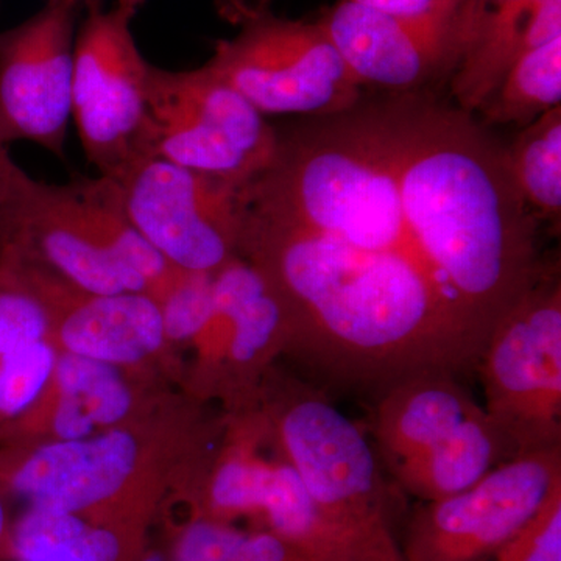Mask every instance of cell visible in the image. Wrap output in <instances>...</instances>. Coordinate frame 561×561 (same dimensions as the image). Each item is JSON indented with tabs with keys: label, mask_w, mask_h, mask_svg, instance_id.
Listing matches in <instances>:
<instances>
[{
	"label": "cell",
	"mask_w": 561,
	"mask_h": 561,
	"mask_svg": "<svg viewBox=\"0 0 561 561\" xmlns=\"http://www.w3.org/2000/svg\"><path fill=\"white\" fill-rule=\"evenodd\" d=\"M279 136L242 94L202 66H151L147 154L191 171L247 184L275 161Z\"/></svg>",
	"instance_id": "cell-8"
},
{
	"label": "cell",
	"mask_w": 561,
	"mask_h": 561,
	"mask_svg": "<svg viewBox=\"0 0 561 561\" xmlns=\"http://www.w3.org/2000/svg\"><path fill=\"white\" fill-rule=\"evenodd\" d=\"M451 2L454 3V5H457V7H465L467 5L468 2H471V0H451Z\"/></svg>",
	"instance_id": "cell-29"
},
{
	"label": "cell",
	"mask_w": 561,
	"mask_h": 561,
	"mask_svg": "<svg viewBox=\"0 0 561 561\" xmlns=\"http://www.w3.org/2000/svg\"><path fill=\"white\" fill-rule=\"evenodd\" d=\"M2 253L87 294H147L103 239L95 209V179L47 184L25 176L0 206Z\"/></svg>",
	"instance_id": "cell-13"
},
{
	"label": "cell",
	"mask_w": 561,
	"mask_h": 561,
	"mask_svg": "<svg viewBox=\"0 0 561 561\" xmlns=\"http://www.w3.org/2000/svg\"><path fill=\"white\" fill-rule=\"evenodd\" d=\"M504 151L505 168L535 219L560 228L561 105L522 128Z\"/></svg>",
	"instance_id": "cell-19"
},
{
	"label": "cell",
	"mask_w": 561,
	"mask_h": 561,
	"mask_svg": "<svg viewBox=\"0 0 561 561\" xmlns=\"http://www.w3.org/2000/svg\"><path fill=\"white\" fill-rule=\"evenodd\" d=\"M173 561H308L289 542L265 529L198 515L181 529Z\"/></svg>",
	"instance_id": "cell-21"
},
{
	"label": "cell",
	"mask_w": 561,
	"mask_h": 561,
	"mask_svg": "<svg viewBox=\"0 0 561 561\" xmlns=\"http://www.w3.org/2000/svg\"><path fill=\"white\" fill-rule=\"evenodd\" d=\"M239 253L286 302V354L323 382L373 397L416 373L476 370L485 337L405 257L356 249L249 198Z\"/></svg>",
	"instance_id": "cell-1"
},
{
	"label": "cell",
	"mask_w": 561,
	"mask_h": 561,
	"mask_svg": "<svg viewBox=\"0 0 561 561\" xmlns=\"http://www.w3.org/2000/svg\"><path fill=\"white\" fill-rule=\"evenodd\" d=\"M561 489V448L502 461L470 489L424 502L401 546L405 561H483L512 541Z\"/></svg>",
	"instance_id": "cell-12"
},
{
	"label": "cell",
	"mask_w": 561,
	"mask_h": 561,
	"mask_svg": "<svg viewBox=\"0 0 561 561\" xmlns=\"http://www.w3.org/2000/svg\"><path fill=\"white\" fill-rule=\"evenodd\" d=\"M561 105V36L524 51L479 106L491 125L527 127Z\"/></svg>",
	"instance_id": "cell-20"
},
{
	"label": "cell",
	"mask_w": 561,
	"mask_h": 561,
	"mask_svg": "<svg viewBox=\"0 0 561 561\" xmlns=\"http://www.w3.org/2000/svg\"><path fill=\"white\" fill-rule=\"evenodd\" d=\"M405 224L431 267L489 339L537 280V219L513 187L504 151L465 111H375Z\"/></svg>",
	"instance_id": "cell-2"
},
{
	"label": "cell",
	"mask_w": 561,
	"mask_h": 561,
	"mask_svg": "<svg viewBox=\"0 0 561 561\" xmlns=\"http://www.w3.org/2000/svg\"><path fill=\"white\" fill-rule=\"evenodd\" d=\"M51 311L39 271L0 254V357L50 339Z\"/></svg>",
	"instance_id": "cell-22"
},
{
	"label": "cell",
	"mask_w": 561,
	"mask_h": 561,
	"mask_svg": "<svg viewBox=\"0 0 561 561\" xmlns=\"http://www.w3.org/2000/svg\"><path fill=\"white\" fill-rule=\"evenodd\" d=\"M289 341V312L279 291L253 262L234 257L214 273L213 308L190 345L192 398H216L227 412L256 404L265 375Z\"/></svg>",
	"instance_id": "cell-11"
},
{
	"label": "cell",
	"mask_w": 561,
	"mask_h": 561,
	"mask_svg": "<svg viewBox=\"0 0 561 561\" xmlns=\"http://www.w3.org/2000/svg\"><path fill=\"white\" fill-rule=\"evenodd\" d=\"M224 420L157 404L121 426L66 442L0 446V486L31 508L70 513L131 534L173 483L194 491Z\"/></svg>",
	"instance_id": "cell-3"
},
{
	"label": "cell",
	"mask_w": 561,
	"mask_h": 561,
	"mask_svg": "<svg viewBox=\"0 0 561 561\" xmlns=\"http://www.w3.org/2000/svg\"><path fill=\"white\" fill-rule=\"evenodd\" d=\"M221 9L238 32L217 41L205 68L261 114L334 117L359 101V81L319 22L278 16L265 0H225Z\"/></svg>",
	"instance_id": "cell-6"
},
{
	"label": "cell",
	"mask_w": 561,
	"mask_h": 561,
	"mask_svg": "<svg viewBox=\"0 0 561 561\" xmlns=\"http://www.w3.org/2000/svg\"><path fill=\"white\" fill-rule=\"evenodd\" d=\"M25 176L27 173L11 160L5 144L0 140V206L9 201L10 195L16 191Z\"/></svg>",
	"instance_id": "cell-27"
},
{
	"label": "cell",
	"mask_w": 561,
	"mask_h": 561,
	"mask_svg": "<svg viewBox=\"0 0 561 561\" xmlns=\"http://www.w3.org/2000/svg\"><path fill=\"white\" fill-rule=\"evenodd\" d=\"M346 68L362 84L415 91L453 70L467 39V16L457 21L405 20L339 0L319 21Z\"/></svg>",
	"instance_id": "cell-15"
},
{
	"label": "cell",
	"mask_w": 561,
	"mask_h": 561,
	"mask_svg": "<svg viewBox=\"0 0 561 561\" xmlns=\"http://www.w3.org/2000/svg\"><path fill=\"white\" fill-rule=\"evenodd\" d=\"M113 180L133 227L176 271L216 273L241 256L249 184L153 157Z\"/></svg>",
	"instance_id": "cell-10"
},
{
	"label": "cell",
	"mask_w": 561,
	"mask_h": 561,
	"mask_svg": "<svg viewBox=\"0 0 561 561\" xmlns=\"http://www.w3.org/2000/svg\"><path fill=\"white\" fill-rule=\"evenodd\" d=\"M474 373L515 456L561 448V283L549 267L494 324Z\"/></svg>",
	"instance_id": "cell-7"
},
{
	"label": "cell",
	"mask_w": 561,
	"mask_h": 561,
	"mask_svg": "<svg viewBox=\"0 0 561 561\" xmlns=\"http://www.w3.org/2000/svg\"><path fill=\"white\" fill-rule=\"evenodd\" d=\"M273 446L313 500L343 522L397 540L381 460L364 431L319 387L273 365L257 397Z\"/></svg>",
	"instance_id": "cell-5"
},
{
	"label": "cell",
	"mask_w": 561,
	"mask_h": 561,
	"mask_svg": "<svg viewBox=\"0 0 561 561\" xmlns=\"http://www.w3.org/2000/svg\"><path fill=\"white\" fill-rule=\"evenodd\" d=\"M83 0H44L0 32V140H28L61 157L72 119L73 51Z\"/></svg>",
	"instance_id": "cell-14"
},
{
	"label": "cell",
	"mask_w": 561,
	"mask_h": 561,
	"mask_svg": "<svg viewBox=\"0 0 561 561\" xmlns=\"http://www.w3.org/2000/svg\"><path fill=\"white\" fill-rule=\"evenodd\" d=\"M483 561H561V489L512 541Z\"/></svg>",
	"instance_id": "cell-25"
},
{
	"label": "cell",
	"mask_w": 561,
	"mask_h": 561,
	"mask_svg": "<svg viewBox=\"0 0 561 561\" xmlns=\"http://www.w3.org/2000/svg\"><path fill=\"white\" fill-rule=\"evenodd\" d=\"M561 36V0H474V22L453 92L465 113L478 110L524 51Z\"/></svg>",
	"instance_id": "cell-17"
},
{
	"label": "cell",
	"mask_w": 561,
	"mask_h": 561,
	"mask_svg": "<svg viewBox=\"0 0 561 561\" xmlns=\"http://www.w3.org/2000/svg\"><path fill=\"white\" fill-rule=\"evenodd\" d=\"M51 311L50 341L61 353L142 375L172 350L160 305L144 291L87 294L41 271Z\"/></svg>",
	"instance_id": "cell-16"
},
{
	"label": "cell",
	"mask_w": 561,
	"mask_h": 561,
	"mask_svg": "<svg viewBox=\"0 0 561 561\" xmlns=\"http://www.w3.org/2000/svg\"><path fill=\"white\" fill-rule=\"evenodd\" d=\"M146 0H83L73 51L72 119L102 176L116 179L147 154L151 65L133 24Z\"/></svg>",
	"instance_id": "cell-9"
},
{
	"label": "cell",
	"mask_w": 561,
	"mask_h": 561,
	"mask_svg": "<svg viewBox=\"0 0 561 561\" xmlns=\"http://www.w3.org/2000/svg\"><path fill=\"white\" fill-rule=\"evenodd\" d=\"M214 273L179 272L158 298L172 348L190 346L213 308Z\"/></svg>",
	"instance_id": "cell-24"
},
{
	"label": "cell",
	"mask_w": 561,
	"mask_h": 561,
	"mask_svg": "<svg viewBox=\"0 0 561 561\" xmlns=\"http://www.w3.org/2000/svg\"><path fill=\"white\" fill-rule=\"evenodd\" d=\"M60 350L50 339L0 357V438L39 400Z\"/></svg>",
	"instance_id": "cell-23"
},
{
	"label": "cell",
	"mask_w": 561,
	"mask_h": 561,
	"mask_svg": "<svg viewBox=\"0 0 561 561\" xmlns=\"http://www.w3.org/2000/svg\"><path fill=\"white\" fill-rule=\"evenodd\" d=\"M128 531L70 513L28 507L11 531L18 561H124Z\"/></svg>",
	"instance_id": "cell-18"
},
{
	"label": "cell",
	"mask_w": 561,
	"mask_h": 561,
	"mask_svg": "<svg viewBox=\"0 0 561 561\" xmlns=\"http://www.w3.org/2000/svg\"><path fill=\"white\" fill-rule=\"evenodd\" d=\"M5 491L0 486V553L11 551V529L5 507Z\"/></svg>",
	"instance_id": "cell-28"
},
{
	"label": "cell",
	"mask_w": 561,
	"mask_h": 561,
	"mask_svg": "<svg viewBox=\"0 0 561 561\" xmlns=\"http://www.w3.org/2000/svg\"><path fill=\"white\" fill-rule=\"evenodd\" d=\"M370 9L386 11L405 20L457 21L465 7L454 5L451 0H351Z\"/></svg>",
	"instance_id": "cell-26"
},
{
	"label": "cell",
	"mask_w": 561,
	"mask_h": 561,
	"mask_svg": "<svg viewBox=\"0 0 561 561\" xmlns=\"http://www.w3.org/2000/svg\"><path fill=\"white\" fill-rule=\"evenodd\" d=\"M373 400V446L405 493L440 500L490 467L500 432L456 373H416Z\"/></svg>",
	"instance_id": "cell-4"
}]
</instances>
